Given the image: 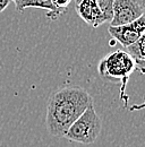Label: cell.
<instances>
[{"mask_svg": "<svg viewBox=\"0 0 145 147\" xmlns=\"http://www.w3.org/2000/svg\"><path fill=\"white\" fill-rule=\"evenodd\" d=\"M51 1H52L54 6L57 9H59V10L65 13L66 9L68 8V6L72 3V0H51Z\"/></svg>", "mask_w": 145, "mask_h": 147, "instance_id": "30bf717a", "label": "cell"}, {"mask_svg": "<svg viewBox=\"0 0 145 147\" xmlns=\"http://www.w3.org/2000/svg\"><path fill=\"white\" fill-rule=\"evenodd\" d=\"M76 11L78 16L93 28L106 23L96 0H81L79 3L76 5Z\"/></svg>", "mask_w": 145, "mask_h": 147, "instance_id": "8992f818", "label": "cell"}, {"mask_svg": "<svg viewBox=\"0 0 145 147\" xmlns=\"http://www.w3.org/2000/svg\"><path fill=\"white\" fill-rule=\"evenodd\" d=\"M144 14V7L137 0H113V15L110 26L126 25Z\"/></svg>", "mask_w": 145, "mask_h": 147, "instance_id": "277c9868", "label": "cell"}, {"mask_svg": "<svg viewBox=\"0 0 145 147\" xmlns=\"http://www.w3.org/2000/svg\"><path fill=\"white\" fill-rule=\"evenodd\" d=\"M106 22H111L113 15V0H96Z\"/></svg>", "mask_w": 145, "mask_h": 147, "instance_id": "9c48e42d", "label": "cell"}, {"mask_svg": "<svg viewBox=\"0 0 145 147\" xmlns=\"http://www.w3.org/2000/svg\"><path fill=\"white\" fill-rule=\"evenodd\" d=\"M74 1H75V3L77 5V3H79V1H81V0H74Z\"/></svg>", "mask_w": 145, "mask_h": 147, "instance_id": "9a60e30c", "label": "cell"}, {"mask_svg": "<svg viewBox=\"0 0 145 147\" xmlns=\"http://www.w3.org/2000/svg\"><path fill=\"white\" fill-rule=\"evenodd\" d=\"M135 69L140 70L141 73L145 75V60H144V61H138V62H135Z\"/></svg>", "mask_w": 145, "mask_h": 147, "instance_id": "8fae6325", "label": "cell"}, {"mask_svg": "<svg viewBox=\"0 0 145 147\" xmlns=\"http://www.w3.org/2000/svg\"><path fill=\"white\" fill-rule=\"evenodd\" d=\"M10 1H13V2H15V5H16V7H17L19 3H22L24 0H10Z\"/></svg>", "mask_w": 145, "mask_h": 147, "instance_id": "4fadbf2b", "label": "cell"}, {"mask_svg": "<svg viewBox=\"0 0 145 147\" xmlns=\"http://www.w3.org/2000/svg\"><path fill=\"white\" fill-rule=\"evenodd\" d=\"M144 15H145V5H144Z\"/></svg>", "mask_w": 145, "mask_h": 147, "instance_id": "2e32d148", "label": "cell"}, {"mask_svg": "<svg viewBox=\"0 0 145 147\" xmlns=\"http://www.w3.org/2000/svg\"><path fill=\"white\" fill-rule=\"evenodd\" d=\"M137 1H138L140 3H142V5H143V7H144V5H145V0H137Z\"/></svg>", "mask_w": 145, "mask_h": 147, "instance_id": "5bb4252c", "label": "cell"}, {"mask_svg": "<svg viewBox=\"0 0 145 147\" xmlns=\"http://www.w3.org/2000/svg\"><path fill=\"white\" fill-rule=\"evenodd\" d=\"M93 103V97L81 86H64L54 91L47 104L45 125L54 137H64L72 122Z\"/></svg>", "mask_w": 145, "mask_h": 147, "instance_id": "6da1fadb", "label": "cell"}, {"mask_svg": "<svg viewBox=\"0 0 145 147\" xmlns=\"http://www.w3.org/2000/svg\"><path fill=\"white\" fill-rule=\"evenodd\" d=\"M101 129H102L101 118L96 113L94 109V104L92 103L72 122V125L67 130L64 137L70 142L79 143L83 145H91L100 136Z\"/></svg>", "mask_w": 145, "mask_h": 147, "instance_id": "3957f363", "label": "cell"}, {"mask_svg": "<svg viewBox=\"0 0 145 147\" xmlns=\"http://www.w3.org/2000/svg\"><path fill=\"white\" fill-rule=\"evenodd\" d=\"M109 34L118 41L124 48H127L135 43L145 33V15L135 19L134 22L120 25V26H110Z\"/></svg>", "mask_w": 145, "mask_h": 147, "instance_id": "5b68a950", "label": "cell"}, {"mask_svg": "<svg viewBox=\"0 0 145 147\" xmlns=\"http://www.w3.org/2000/svg\"><path fill=\"white\" fill-rule=\"evenodd\" d=\"M26 8H40L47 10V17L51 20H56L59 16L64 14V11L57 9L54 6L51 0H24L22 3H19L16 9L19 13H23Z\"/></svg>", "mask_w": 145, "mask_h": 147, "instance_id": "52a82bcc", "label": "cell"}, {"mask_svg": "<svg viewBox=\"0 0 145 147\" xmlns=\"http://www.w3.org/2000/svg\"><path fill=\"white\" fill-rule=\"evenodd\" d=\"M10 0H0V13H2L9 5Z\"/></svg>", "mask_w": 145, "mask_h": 147, "instance_id": "7c38bea8", "label": "cell"}, {"mask_svg": "<svg viewBox=\"0 0 145 147\" xmlns=\"http://www.w3.org/2000/svg\"><path fill=\"white\" fill-rule=\"evenodd\" d=\"M127 53L130 55L135 62L145 60V33L135 43L127 47Z\"/></svg>", "mask_w": 145, "mask_h": 147, "instance_id": "ba28073f", "label": "cell"}, {"mask_svg": "<svg viewBox=\"0 0 145 147\" xmlns=\"http://www.w3.org/2000/svg\"><path fill=\"white\" fill-rule=\"evenodd\" d=\"M134 70V59L123 50L108 53L98 65V71L102 78L113 83H121V93L125 91L128 78Z\"/></svg>", "mask_w": 145, "mask_h": 147, "instance_id": "7a4b0ae2", "label": "cell"}]
</instances>
